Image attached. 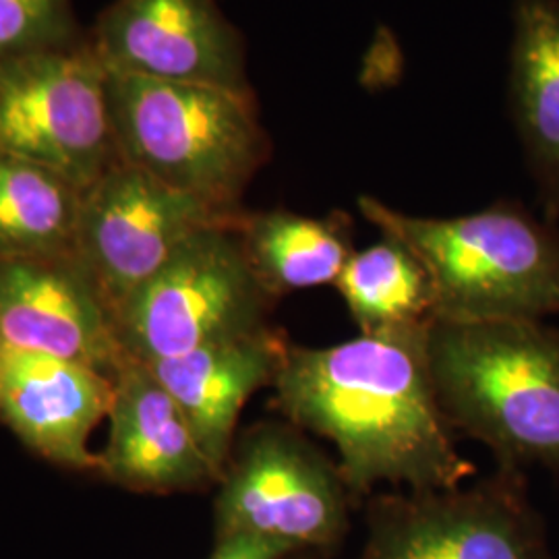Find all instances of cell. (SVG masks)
I'll use <instances>...</instances> for the list:
<instances>
[{"label": "cell", "instance_id": "obj_3", "mask_svg": "<svg viewBox=\"0 0 559 559\" xmlns=\"http://www.w3.org/2000/svg\"><path fill=\"white\" fill-rule=\"evenodd\" d=\"M429 367L456 433L498 466L559 471V330L545 321H431Z\"/></svg>", "mask_w": 559, "mask_h": 559}, {"label": "cell", "instance_id": "obj_2", "mask_svg": "<svg viewBox=\"0 0 559 559\" xmlns=\"http://www.w3.org/2000/svg\"><path fill=\"white\" fill-rule=\"evenodd\" d=\"M360 214L423 265L433 321H545L559 316V226L519 201L456 218H420L362 195Z\"/></svg>", "mask_w": 559, "mask_h": 559}, {"label": "cell", "instance_id": "obj_5", "mask_svg": "<svg viewBox=\"0 0 559 559\" xmlns=\"http://www.w3.org/2000/svg\"><path fill=\"white\" fill-rule=\"evenodd\" d=\"M239 226L205 228L138 288L115 316L127 355L154 362L270 325L276 300L247 260Z\"/></svg>", "mask_w": 559, "mask_h": 559}, {"label": "cell", "instance_id": "obj_12", "mask_svg": "<svg viewBox=\"0 0 559 559\" xmlns=\"http://www.w3.org/2000/svg\"><path fill=\"white\" fill-rule=\"evenodd\" d=\"M112 400V378L98 369L0 344V420L41 459L100 471L90 438Z\"/></svg>", "mask_w": 559, "mask_h": 559}, {"label": "cell", "instance_id": "obj_14", "mask_svg": "<svg viewBox=\"0 0 559 559\" xmlns=\"http://www.w3.org/2000/svg\"><path fill=\"white\" fill-rule=\"evenodd\" d=\"M288 344L284 334L265 325L180 357L145 362L177 400L221 477L235 445L242 406L261 388L274 385Z\"/></svg>", "mask_w": 559, "mask_h": 559}, {"label": "cell", "instance_id": "obj_20", "mask_svg": "<svg viewBox=\"0 0 559 559\" xmlns=\"http://www.w3.org/2000/svg\"><path fill=\"white\" fill-rule=\"evenodd\" d=\"M218 540L212 559H282L293 551V547L282 540L258 535H233Z\"/></svg>", "mask_w": 559, "mask_h": 559}, {"label": "cell", "instance_id": "obj_18", "mask_svg": "<svg viewBox=\"0 0 559 559\" xmlns=\"http://www.w3.org/2000/svg\"><path fill=\"white\" fill-rule=\"evenodd\" d=\"M360 334H390L433 321L429 278L396 239L355 251L336 282Z\"/></svg>", "mask_w": 559, "mask_h": 559}, {"label": "cell", "instance_id": "obj_11", "mask_svg": "<svg viewBox=\"0 0 559 559\" xmlns=\"http://www.w3.org/2000/svg\"><path fill=\"white\" fill-rule=\"evenodd\" d=\"M0 344L115 373L112 311L75 253L0 261Z\"/></svg>", "mask_w": 559, "mask_h": 559}, {"label": "cell", "instance_id": "obj_1", "mask_svg": "<svg viewBox=\"0 0 559 559\" xmlns=\"http://www.w3.org/2000/svg\"><path fill=\"white\" fill-rule=\"evenodd\" d=\"M429 328L360 334L323 348L288 344L272 385L274 406L295 427L336 445L350 493L378 483L454 489L477 473L441 411Z\"/></svg>", "mask_w": 559, "mask_h": 559}, {"label": "cell", "instance_id": "obj_7", "mask_svg": "<svg viewBox=\"0 0 559 559\" xmlns=\"http://www.w3.org/2000/svg\"><path fill=\"white\" fill-rule=\"evenodd\" d=\"M218 483V539L258 535L297 549L328 545L342 533L348 489L338 464L288 420L249 429Z\"/></svg>", "mask_w": 559, "mask_h": 559}, {"label": "cell", "instance_id": "obj_9", "mask_svg": "<svg viewBox=\"0 0 559 559\" xmlns=\"http://www.w3.org/2000/svg\"><path fill=\"white\" fill-rule=\"evenodd\" d=\"M524 483L519 468L498 466L468 491L380 498L365 559H540Z\"/></svg>", "mask_w": 559, "mask_h": 559}, {"label": "cell", "instance_id": "obj_15", "mask_svg": "<svg viewBox=\"0 0 559 559\" xmlns=\"http://www.w3.org/2000/svg\"><path fill=\"white\" fill-rule=\"evenodd\" d=\"M510 102L543 218L559 222V0H516Z\"/></svg>", "mask_w": 559, "mask_h": 559}, {"label": "cell", "instance_id": "obj_8", "mask_svg": "<svg viewBox=\"0 0 559 559\" xmlns=\"http://www.w3.org/2000/svg\"><path fill=\"white\" fill-rule=\"evenodd\" d=\"M242 214L187 195L119 160L83 193L73 253L115 318L185 240L205 228L239 226Z\"/></svg>", "mask_w": 559, "mask_h": 559}, {"label": "cell", "instance_id": "obj_13", "mask_svg": "<svg viewBox=\"0 0 559 559\" xmlns=\"http://www.w3.org/2000/svg\"><path fill=\"white\" fill-rule=\"evenodd\" d=\"M112 383L110 431L100 454L108 479L150 493L191 491L221 480L177 400L143 360L124 355Z\"/></svg>", "mask_w": 559, "mask_h": 559}, {"label": "cell", "instance_id": "obj_10", "mask_svg": "<svg viewBox=\"0 0 559 559\" xmlns=\"http://www.w3.org/2000/svg\"><path fill=\"white\" fill-rule=\"evenodd\" d=\"M92 46L117 75L253 96L239 29L216 0H112L98 17Z\"/></svg>", "mask_w": 559, "mask_h": 559}, {"label": "cell", "instance_id": "obj_4", "mask_svg": "<svg viewBox=\"0 0 559 559\" xmlns=\"http://www.w3.org/2000/svg\"><path fill=\"white\" fill-rule=\"evenodd\" d=\"M110 110L120 160L228 212L270 158L253 96L110 73Z\"/></svg>", "mask_w": 559, "mask_h": 559}, {"label": "cell", "instance_id": "obj_17", "mask_svg": "<svg viewBox=\"0 0 559 559\" xmlns=\"http://www.w3.org/2000/svg\"><path fill=\"white\" fill-rule=\"evenodd\" d=\"M83 193L59 173L0 152V261L73 253Z\"/></svg>", "mask_w": 559, "mask_h": 559}, {"label": "cell", "instance_id": "obj_6", "mask_svg": "<svg viewBox=\"0 0 559 559\" xmlns=\"http://www.w3.org/2000/svg\"><path fill=\"white\" fill-rule=\"evenodd\" d=\"M0 152L87 191L119 158L110 71L90 44L0 60Z\"/></svg>", "mask_w": 559, "mask_h": 559}, {"label": "cell", "instance_id": "obj_19", "mask_svg": "<svg viewBox=\"0 0 559 559\" xmlns=\"http://www.w3.org/2000/svg\"><path fill=\"white\" fill-rule=\"evenodd\" d=\"M71 0H0V60L71 46Z\"/></svg>", "mask_w": 559, "mask_h": 559}, {"label": "cell", "instance_id": "obj_16", "mask_svg": "<svg viewBox=\"0 0 559 559\" xmlns=\"http://www.w3.org/2000/svg\"><path fill=\"white\" fill-rule=\"evenodd\" d=\"M237 230L247 260L274 300L297 290L336 286L355 253L353 221L344 212L323 218L290 210L245 212Z\"/></svg>", "mask_w": 559, "mask_h": 559}]
</instances>
